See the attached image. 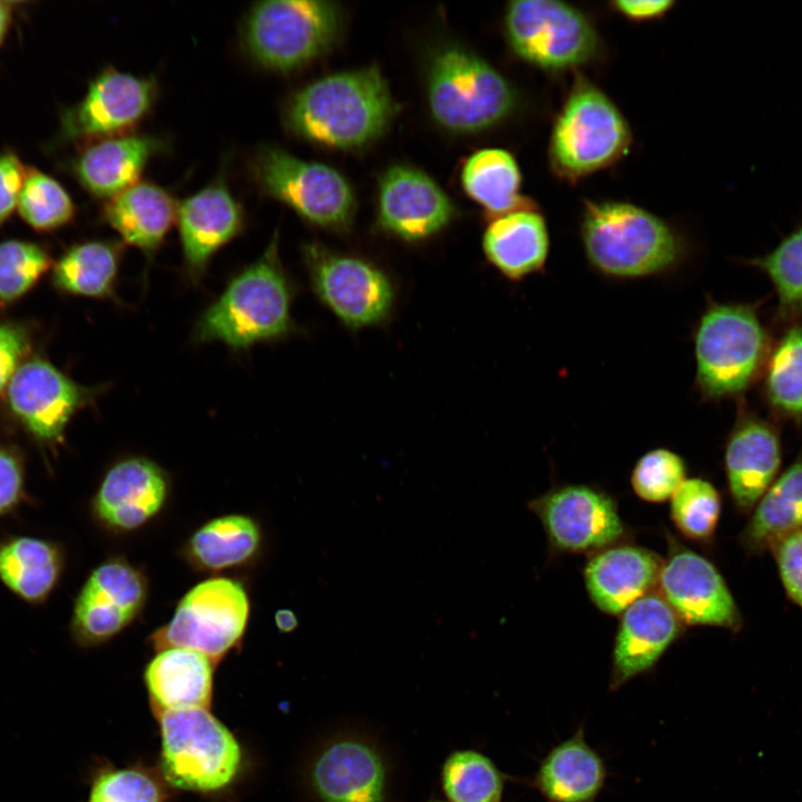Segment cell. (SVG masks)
<instances>
[{"label":"cell","instance_id":"obj_19","mask_svg":"<svg viewBox=\"0 0 802 802\" xmlns=\"http://www.w3.org/2000/svg\"><path fill=\"white\" fill-rule=\"evenodd\" d=\"M682 629L683 622L659 593L651 591L630 604L620 615L615 636L610 688L651 671Z\"/></svg>","mask_w":802,"mask_h":802},{"label":"cell","instance_id":"obj_16","mask_svg":"<svg viewBox=\"0 0 802 802\" xmlns=\"http://www.w3.org/2000/svg\"><path fill=\"white\" fill-rule=\"evenodd\" d=\"M147 598L144 574L124 559L96 567L75 600L71 629L81 645L102 644L124 630Z\"/></svg>","mask_w":802,"mask_h":802},{"label":"cell","instance_id":"obj_17","mask_svg":"<svg viewBox=\"0 0 802 802\" xmlns=\"http://www.w3.org/2000/svg\"><path fill=\"white\" fill-rule=\"evenodd\" d=\"M658 585L659 594L683 624L740 628L741 615L725 580L700 554L672 545Z\"/></svg>","mask_w":802,"mask_h":802},{"label":"cell","instance_id":"obj_34","mask_svg":"<svg viewBox=\"0 0 802 802\" xmlns=\"http://www.w3.org/2000/svg\"><path fill=\"white\" fill-rule=\"evenodd\" d=\"M461 180L466 193L497 216L520 209V172L514 157L498 148L481 149L464 163Z\"/></svg>","mask_w":802,"mask_h":802},{"label":"cell","instance_id":"obj_21","mask_svg":"<svg viewBox=\"0 0 802 802\" xmlns=\"http://www.w3.org/2000/svg\"><path fill=\"white\" fill-rule=\"evenodd\" d=\"M188 277L197 282L212 256L243 228L242 205L224 182L185 198L176 217Z\"/></svg>","mask_w":802,"mask_h":802},{"label":"cell","instance_id":"obj_26","mask_svg":"<svg viewBox=\"0 0 802 802\" xmlns=\"http://www.w3.org/2000/svg\"><path fill=\"white\" fill-rule=\"evenodd\" d=\"M177 206L163 187L138 182L107 199L101 215L125 243L150 256L176 222Z\"/></svg>","mask_w":802,"mask_h":802},{"label":"cell","instance_id":"obj_37","mask_svg":"<svg viewBox=\"0 0 802 802\" xmlns=\"http://www.w3.org/2000/svg\"><path fill=\"white\" fill-rule=\"evenodd\" d=\"M52 265L42 244L19 238L0 242V307L22 299Z\"/></svg>","mask_w":802,"mask_h":802},{"label":"cell","instance_id":"obj_8","mask_svg":"<svg viewBox=\"0 0 802 802\" xmlns=\"http://www.w3.org/2000/svg\"><path fill=\"white\" fill-rule=\"evenodd\" d=\"M630 134L615 105L585 79L574 86L554 126L550 158L556 172L576 178L617 160Z\"/></svg>","mask_w":802,"mask_h":802},{"label":"cell","instance_id":"obj_23","mask_svg":"<svg viewBox=\"0 0 802 802\" xmlns=\"http://www.w3.org/2000/svg\"><path fill=\"white\" fill-rule=\"evenodd\" d=\"M163 141L150 135L128 134L85 143L72 160V173L92 196L106 200L139 182Z\"/></svg>","mask_w":802,"mask_h":802},{"label":"cell","instance_id":"obj_9","mask_svg":"<svg viewBox=\"0 0 802 802\" xmlns=\"http://www.w3.org/2000/svg\"><path fill=\"white\" fill-rule=\"evenodd\" d=\"M250 169L257 187L323 227H346L354 215L351 186L335 169L307 162L274 146L253 156Z\"/></svg>","mask_w":802,"mask_h":802},{"label":"cell","instance_id":"obj_29","mask_svg":"<svg viewBox=\"0 0 802 802\" xmlns=\"http://www.w3.org/2000/svg\"><path fill=\"white\" fill-rule=\"evenodd\" d=\"M604 761L585 741L583 730L550 750L535 785L549 802H594L604 786Z\"/></svg>","mask_w":802,"mask_h":802},{"label":"cell","instance_id":"obj_13","mask_svg":"<svg viewBox=\"0 0 802 802\" xmlns=\"http://www.w3.org/2000/svg\"><path fill=\"white\" fill-rule=\"evenodd\" d=\"M99 388L74 381L48 360L29 356L3 392L4 404L17 423L36 440H62L74 414L95 400Z\"/></svg>","mask_w":802,"mask_h":802},{"label":"cell","instance_id":"obj_30","mask_svg":"<svg viewBox=\"0 0 802 802\" xmlns=\"http://www.w3.org/2000/svg\"><path fill=\"white\" fill-rule=\"evenodd\" d=\"M63 558L48 540L20 536L0 544V580L19 598L42 603L56 587Z\"/></svg>","mask_w":802,"mask_h":802},{"label":"cell","instance_id":"obj_28","mask_svg":"<svg viewBox=\"0 0 802 802\" xmlns=\"http://www.w3.org/2000/svg\"><path fill=\"white\" fill-rule=\"evenodd\" d=\"M483 252L505 277L520 281L542 270L549 251L545 219L520 208L497 216L483 235Z\"/></svg>","mask_w":802,"mask_h":802},{"label":"cell","instance_id":"obj_14","mask_svg":"<svg viewBox=\"0 0 802 802\" xmlns=\"http://www.w3.org/2000/svg\"><path fill=\"white\" fill-rule=\"evenodd\" d=\"M156 96L154 78L107 67L90 81L84 97L63 111L59 136L88 143L128 135L149 113Z\"/></svg>","mask_w":802,"mask_h":802},{"label":"cell","instance_id":"obj_49","mask_svg":"<svg viewBox=\"0 0 802 802\" xmlns=\"http://www.w3.org/2000/svg\"><path fill=\"white\" fill-rule=\"evenodd\" d=\"M274 620L281 633H292L299 625V619L295 613L286 608L278 609L274 615Z\"/></svg>","mask_w":802,"mask_h":802},{"label":"cell","instance_id":"obj_41","mask_svg":"<svg viewBox=\"0 0 802 802\" xmlns=\"http://www.w3.org/2000/svg\"><path fill=\"white\" fill-rule=\"evenodd\" d=\"M159 780L140 767H108L94 779L88 802H165Z\"/></svg>","mask_w":802,"mask_h":802},{"label":"cell","instance_id":"obj_36","mask_svg":"<svg viewBox=\"0 0 802 802\" xmlns=\"http://www.w3.org/2000/svg\"><path fill=\"white\" fill-rule=\"evenodd\" d=\"M442 785L451 802H501L503 781L488 757L459 751L443 765Z\"/></svg>","mask_w":802,"mask_h":802},{"label":"cell","instance_id":"obj_42","mask_svg":"<svg viewBox=\"0 0 802 802\" xmlns=\"http://www.w3.org/2000/svg\"><path fill=\"white\" fill-rule=\"evenodd\" d=\"M759 263L772 278L782 304L802 309V226Z\"/></svg>","mask_w":802,"mask_h":802},{"label":"cell","instance_id":"obj_32","mask_svg":"<svg viewBox=\"0 0 802 802\" xmlns=\"http://www.w3.org/2000/svg\"><path fill=\"white\" fill-rule=\"evenodd\" d=\"M120 257V247L113 242L75 244L53 262L52 285L63 294L109 297L114 294Z\"/></svg>","mask_w":802,"mask_h":802},{"label":"cell","instance_id":"obj_2","mask_svg":"<svg viewBox=\"0 0 802 802\" xmlns=\"http://www.w3.org/2000/svg\"><path fill=\"white\" fill-rule=\"evenodd\" d=\"M292 291L274 234L264 253L237 274L198 319L194 338L233 350L283 338L292 329Z\"/></svg>","mask_w":802,"mask_h":802},{"label":"cell","instance_id":"obj_6","mask_svg":"<svg viewBox=\"0 0 802 802\" xmlns=\"http://www.w3.org/2000/svg\"><path fill=\"white\" fill-rule=\"evenodd\" d=\"M340 20V10L329 1H262L245 19L243 41L257 63L287 71L323 53L335 40Z\"/></svg>","mask_w":802,"mask_h":802},{"label":"cell","instance_id":"obj_18","mask_svg":"<svg viewBox=\"0 0 802 802\" xmlns=\"http://www.w3.org/2000/svg\"><path fill=\"white\" fill-rule=\"evenodd\" d=\"M453 204L423 172L404 165L390 167L379 185V221L382 227L407 239L427 238L452 218Z\"/></svg>","mask_w":802,"mask_h":802},{"label":"cell","instance_id":"obj_40","mask_svg":"<svg viewBox=\"0 0 802 802\" xmlns=\"http://www.w3.org/2000/svg\"><path fill=\"white\" fill-rule=\"evenodd\" d=\"M767 388L775 405L802 412V327L792 329L773 354Z\"/></svg>","mask_w":802,"mask_h":802},{"label":"cell","instance_id":"obj_11","mask_svg":"<svg viewBox=\"0 0 802 802\" xmlns=\"http://www.w3.org/2000/svg\"><path fill=\"white\" fill-rule=\"evenodd\" d=\"M505 27L514 51L546 69L584 63L596 53L597 33L575 8L550 0L510 2Z\"/></svg>","mask_w":802,"mask_h":802},{"label":"cell","instance_id":"obj_15","mask_svg":"<svg viewBox=\"0 0 802 802\" xmlns=\"http://www.w3.org/2000/svg\"><path fill=\"white\" fill-rule=\"evenodd\" d=\"M558 551L597 552L616 545L625 526L614 499L585 485L555 488L528 503Z\"/></svg>","mask_w":802,"mask_h":802},{"label":"cell","instance_id":"obj_4","mask_svg":"<svg viewBox=\"0 0 802 802\" xmlns=\"http://www.w3.org/2000/svg\"><path fill=\"white\" fill-rule=\"evenodd\" d=\"M160 771L177 789L214 793L228 788L243 766L234 734L209 708L160 713Z\"/></svg>","mask_w":802,"mask_h":802},{"label":"cell","instance_id":"obj_24","mask_svg":"<svg viewBox=\"0 0 802 802\" xmlns=\"http://www.w3.org/2000/svg\"><path fill=\"white\" fill-rule=\"evenodd\" d=\"M312 784L323 802H382L385 772L379 754L368 744L341 740L317 756Z\"/></svg>","mask_w":802,"mask_h":802},{"label":"cell","instance_id":"obj_3","mask_svg":"<svg viewBox=\"0 0 802 802\" xmlns=\"http://www.w3.org/2000/svg\"><path fill=\"white\" fill-rule=\"evenodd\" d=\"M581 239L590 265L613 278L663 274L675 268L685 255L683 241L669 225L626 203L588 204Z\"/></svg>","mask_w":802,"mask_h":802},{"label":"cell","instance_id":"obj_7","mask_svg":"<svg viewBox=\"0 0 802 802\" xmlns=\"http://www.w3.org/2000/svg\"><path fill=\"white\" fill-rule=\"evenodd\" d=\"M250 599L244 586L232 578L206 579L179 600L173 617L149 637L157 651L180 647L198 652L215 665L244 636Z\"/></svg>","mask_w":802,"mask_h":802},{"label":"cell","instance_id":"obj_46","mask_svg":"<svg viewBox=\"0 0 802 802\" xmlns=\"http://www.w3.org/2000/svg\"><path fill=\"white\" fill-rule=\"evenodd\" d=\"M23 464L18 453L0 444V516L13 509L22 498Z\"/></svg>","mask_w":802,"mask_h":802},{"label":"cell","instance_id":"obj_35","mask_svg":"<svg viewBox=\"0 0 802 802\" xmlns=\"http://www.w3.org/2000/svg\"><path fill=\"white\" fill-rule=\"evenodd\" d=\"M17 211L32 229L49 233L68 225L76 206L66 188L52 176L28 167Z\"/></svg>","mask_w":802,"mask_h":802},{"label":"cell","instance_id":"obj_33","mask_svg":"<svg viewBox=\"0 0 802 802\" xmlns=\"http://www.w3.org/2000/svg\"><path fill=\"white\" fill-rule=\"evenodd\" d=\"M802 530V460L776 478L754 507L743 534L754 550L772 548L784 537Z\"/></svg>","mask_w":802,"mask_h":802},{"label":"cell","instance_id":"obj_20","mask_svg":"<svg viewBox=\"0 0 802 802\" xmlns=\"http://www.w3.org/2000/svg\"><path fill=\"white\" fill-rule=\"evenodd\" d=\"M168 492V476L157 463L128 458L107 471L94 497L92 510L106 527L133 531L158 515Z\"/></svg>","mask_w":802,"mask_h":802},{"label":"cell","instance_id":"obj_50","mask_svg":"<svg viewBox=\"0 0 802 802\" xmlns=\"http://www.w3.org/2000/svg\"><path fill=\"white\" fill-rule=\"evenodd\" d=\"M432 802H441V801H432Z\"/></svg>","mask_w":802,"mask_h":802},{"label":"cell","instance_id":"obj_22","mask_svg":"<svg viewBox=\"0 0 802 802\" xmlns=\"http://www.w3.org/2000/svg\"><path fill=\"white\" fill-rule=\"evenodd\" d=\"M663 561L633 545H613L595 552L584 569L594 605L610 615L622 614L658 584Z\"/></svg>","mask_w":802,"mask_h":802},{"label":"cell","instance_id":"obj_43","mask_svg":"<svg viewBox=\"0 0 802 802\" xmlns=\"http://www.w3.org/2000/svg\"><path fill=\"white\" fill-rule=\"evenodd\" d=\"M31 348L32 335L25 323L0 320V394L30 356Z\"/></svg>","mask_w":802,"mask_h":802},{"label":"cell","instance_id":"obj_5","mask_svg":"<svg viewBox=\"0 0 802 802\" xmlns=\"http://www.w3.org/2000/svg\"><path fill=\"white\" fill-rule=\"evenodd\" d=\"M428 99L433 118L461 133L495 125L515 105L509 82L482 58L459 47L442 49L432 58Z\"/></svg>","mask_w":802,"mask_h":802},{"label":"cell","instance_id":"obj_47","mask_svg":"<svg viewBox=\"0 0 802 802\" xmlns=\"http://www.w3.org/2000/svg\"><path fill=\"white\" fill-rule=\"evenodd\" d=\"M672 4L673 1L669 0H620L614 2L616 10L635 20L659 17L666 12Z\"/></svg>","mask_w":802,"mask_h":802},{"label":"cell","instance_id":"obj_10","mask_svg":"<svg viewBox=\"0 0 802 802\" xmlns=\"http://www.w3.org/2000/svg\"><path fill=\"white\" fill-rule=\"evenodd\" d=\"M763 344V330L752 310L710 305L694 335L700 391L707 398H721L743 390L757 368Z\"/></svg>","mask_w":802,"mask_h":802},{"label":"cell","instance_id":"obj_38","mask_svg":"<svg viewBox=\"0 0 802 802\" xmlns=\"http://www.w3.org/2000/svg\"><path fill=\"white\" fill-rule=\"evenodd\" d=\"M671 500V518L676 528L693 540H707L717 526L721 498L716 488L701 478H686Z\"/></svg>","mask_w":802,"mask_h":802},{"label":"cell","instance_id":"obj_45","mask_svg":"<svg viewBox=\"0 0 802 802\" xmlns=\"http://www.w3.org/2000/svg\"><path fill=\"white\" fill-rule=\"evenodd\" d=\"M27 170L16 151L9 148L0 151V227L18 207Z\"/></svg>","mask_w":802,"mask_h":802},{"label":"cell","instance_id":"obj_12","mask_svg":"<svg viewBox=\"0 0 802 802\" xmlns=\"http://www.w3.org/2000/svg\"><path fill=\"white\" fill-rule=\"evenodd\" d=\"M304 258L315 294L346 326L359 329L388 317L394 291L379 267L319 244L306 245Z\"/></svg>","mask_w":802,"mask_h":802},{"label":"cell","instance_id":"obj_25","mask_svg":"<svg viewBox=\"0 0 802 802\" xmlns=\"http://www.w3.org/2000/svg\"><path fill=\"white\" fill-rule=\"evenodd\" d=\"M215 664L205 655L180 647L157 651L144 681L155 715L170 711L209 708Z\"/></svg>","mask_w":802,"mask_h":802},{"label":"cell","instance_id":"obj_27","mask_svg":"<svg viewBox=\"0 0 802 802\" xmlns=\"http://www.w3.org/2000/svg\"><path fill=\"white\" fill-rule=\"evenodd\" d=\"M724 461L734 503L750 510L775 480L781 461L777 437L764 424H742L727 441Z\"/></svg>","mask_w":802,"mask_h":802},{"label":"cell","instance_id":"obj_39","mask_svg":"<svg viewBox=\"0 0 802 802\" xmlns=\"http://www.w3.org/2000/svg\"><path fill=\"white\" fill-rule=\"evenodd\" d=\"M686 466L682 457L666 448L644 453L635 463L630 483L643 500L663 502L671 499L685 480Z\"/></svg>","mask_w":802,"mask_h":802},{"label":"cell","instance_id":"obj_1","mask_svg":"<svg viewBox=\"0 0 802 802\" xmlns=\"http://www.w3.org/2000/svg\"><path fill=\"white\" fill-rule=\"evenodd\" d=\"M397 106L375 66L317 79L291 99L286 119L297 135L320 145L352 148L375 139Z\"/></svg>","mask_w":802,"mask_h":802},{"label":"cell","instance_id":"obj_48","mask_svg":"<svg viewBox=\"0 0 802 802\" xmlns=\"http://www.w3.org/2000/svg\"><path fill=\"white\" fill-rule=\"evenodd\" d=\"M18 6L16 1H0V47L11 30Z\"/></svg>","mask_w":802,"mask_h":802},{"label":"cell","instance_id":"obj_31","mask_svg":"<svg viewBox=\"0 0 802 802\" xmlns=\"http://www.w3.org/2000/svg\"><path fill=\"white\" fill-rule=\"evenodd\" d=\"M262 532L257 522L244 515H227L209 520L188 539V563L203 571H221L248 563L257 554Z\"/></svg>","mask_w":802,"mask_h":802},{"label":"cell","instance_id":"obj_44","mask_svg":"<svg viewBox=\"0 0 802 802\" xmlns=\"http://www.w3.org/2000/svg\"><path fill=\"white\" fill-rule=\"evenodd\" d=\"M772 549L788 595L802 607V530L784 537Z\"/></svg>","mask_w":802,"mask_h":802}]
</instances>
